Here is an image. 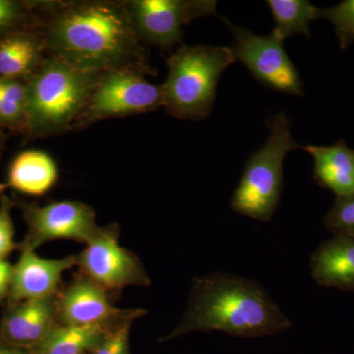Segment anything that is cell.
I'll use <instances>...</instances> for the list:
<instances>
[{
  "label": "cell",
  "mask_w": 354,
  "mask_h": 354,
  "mask_svg": "<svg viewBox=\"0 0 354 354\" xmlns=\"http://www.w3.org/2000/svg\"><path fill=\"white\" fill-rule=\"evenodd\" d=\"M0 354H31L26 349L14 348L0 342Z\"/></svg>",
  "instance_id": "cell-27"
},
{
  "label": "cell",
  "mask_w": 354,
  "mask_h": 354,
  "mask_svg": "<svg viewBox=\"0 0 354 354\" xmlns=\"http://www.w3.org/2000/svg\"><path fill=\"white\" fill-rule=\"evenodd\" d=\"M57 178V165L50 155L41 151H25L14 158L6 181L0 183V194L13 189L41 196L55 185Z\"/></svg>",
  "instance_id": "cell-17"
},
{
  "label": "cell",
  "mask_w": 354,
  "mask_h": 354,
  "mask_svg": "<svg viewBox=\"0 0 354 354\" xmlns=\"http://www.w3.org/2000/svg\"><path fill=\"white\" fill-rule=\"evenodd\" d=\"M324 223L334 236L354 237V193L335 198Z\"/></svg>",
  "instance_id": "cell-23"
},
{
  "label": "cell",
  "mask_w": 354,
  "mask_h": 354,
  "mask_svg": "<svg viewBox=\"0 0 354 354\" xmlns=\"http://www.w3.org/2000/svg\"><path fill=\"white\" fill-rule=\"evenodd\" d=\"M321 18L334 26L342 50L354 43V0H344L337 6L321 9Z\"/></svg>",
  "instance_id": "cell-22"
},
{
  "label": "cell",
  "mask_w": 354,
  "mask_h": 354,
  "mask_svg": "<svg viewBox=\"0 0 354 354\" xmlns=\"http://www.w3.org/2000/svg\"><path fill=\"white\" fill-rule=\"evenodd\" d=\"M46 57L39 27L13 32L0 39V77L27 82Z\"/></svg>",
  "instance_id": "cell-15"
},
{
  "label": "cell",
  "mask_w": 354,
  "mask_h": 354,
  "mask_svg": "<svg viewBox=\"0 0 354 354\" xmlns=\"http://www.w3.org/2000/svg\"><path fill=\"white\" fill-rule=\"evenodd\" d=\"M292 322L257 281L212 272L193 281L180 322L162 342L194 332L262 337L285 332Z\"/></svg>",
  "instance_id": "cell-2"
},
{
  "label": "cell",
  "mask_w": 354,
  "mask_h": 354,
  "mask_svg": "<svg viewBox=\"0 0 354 354\" xmlns=\"http://www.w3.org/2000/svg\"><path fill=\"white\" fill-rule=\"evenodd\" d=\"M267 3L276 23L272 32L283 41L295 35L309 38L310 23L321 18V9L306 0H269Z\"/></svg>",
  "instance_id": "cell-19"
},
{
  "label": "cell",
  "mask_w": 354,
  "mask_h": 354,
  "mask_svg": "<svg viewBox=\"0 0 354 354\" xmlns=\"http://www.w3.org/2000/svg\"><path fill=\"white\" fill-rule=\"evenodd\" d=\"M106 330L58 324L43 342L28 351L31 354H86L95 348Z\"/></svg>",
  "instance_id": "cell-18"
},
{
  "label": "cell",
  "mask_w": 354,
  "mask_h": 354,
  "mask_svg": "<svg viewBox=\"0 0 354 354\" xmlns=\"http://www.w3.org/2000/svg\"><path fill=\"white\" fill-rule=\"evenodd\" d=\"M27 113V82L0 77V127L25 134Z\"/></svg>",
  "instance_id": "cell-20"
},
{
  "label": "cell",
  "mask_w": 354,
  "mask_h": 354,
  "mask_svg": "<svg viewBox=\"0 0 354 354\" xmlns=\"http://www.w3.org/2000/svg\"><path fill=\"white\" fill-rule=\"evenodd\" d=\"M15 207L12 198L2 193L0 194V260H6L19 243L14 241L15 230L12 220V209Z\"/></svg>",
  "instance_id": "cell-25"
},
{
  "label": "cell",
  "mask_w": 354,
  "mask_h": 354,
  "mask_svg": "<svg viewBox=\"0 0 354 354\" xmlns=\"http://www.w3.org/2000/svg\"><path fill=\"white\" fill-rule=\"evenodd\" d=\"M48 55L82 71L155 76L123 0L35 1Z\"/></svg>",
  "instance_id": "cell-1"
},
{
  "label": "cell",
  "mask_w": 354,
  "mask_h": 354,
  "mask_svg": "<svg viewBox=\"0 0 354 354\" xmlns=\"http://www.w3.org/2000/svg\"><path fill=\"white\" fill-rule=\"evenodd\" d=\"M120 225L102 227L101 232L76 255L81 274L106 291H118L130 286H148L150 277L141 260L120 245Z\"/></svg>",
  "instance_id": "cell-10"
},
{
  "label": "cell",
  "mask_w": 354,
  "mask_h": 354,
  "mask_svg": "<svg viewBox=\"0 0 354 354\" xmlns=\"http://www.w3.org/2000/svg\"><path fill=\"white\" fill-rule=\"evenodd\" d=\"M134 321H127L109 328L102 335L92 354H130L129 332Z\"/></svg>",
  "instance_id": "cell-24"
},
{
  "label": "cell",
  "mask_w": 354,
  "mask_h": 354,
  "mask_svg": "<svg viewBox=\"0 0 354 354\" xmlns=\"http://www.w3.org/2000/svg\"><path fill=\"white\" fill-rule=\"evenodd\" d=\"M39 19L35 1L0 0V39L39 27Z\"/></svg>",
  "instance_id": "cell-21"
},
{
  "label": "cell",
  "mask_w": 354,
  "mask_h": 354,
  "mask_svg": "<svg viewBox=\"0 0 354 354\" xmlns=\"http://www.w3.org/2000/svg\"><path fill=\"white\" fill-rule=\"evenodd\" d=\"M162 106V86L153 85L135 72H104L71 131H81L108 118L151 113Z\"/></svg>",
  "instance_id": "cell-6"
},
{
  "label": "cell",
  "mask_w": 354,
  "mask_h": 354,
  "mask_svg": "<svg viewBox=\"0 0 354 354\" xmlns=\"http://www.w3.org/2000/svg\"><path fill=\"white\" fill-rule=\"evenodd\" d=\"M234 37L232 50L235 60L245 65L251 75L266 87L286 94L304 95L299 72L291 62L283 39L271 32L257 35L225 19Z\"/></svg>",
  "instance_id": "cell-9"
},
{
  "label": "cell",
  "mask_w": 354,
  "mask_h": 354,
  "mask_svg": "<svg viewBox=\"0 0 354 354\" xmlns=\"http://www.w3.org/2000/svg\"><path fill=\"white\" fill-rule=\"evenodd\" d=\"M3 128L0 127V160H1L2 153L6 149V136L4 134Z\"/></svg>",
  "instance_id": "cell-28"
},
{
  "label": "cell",
  "mask_w": 354,
  "mask_h": 354,
  "mask_svg": "<svg viewBox=\"0 0 354 354\" xmlns=\"http://www.w3.org/2000/svg\"><path fill=\"white\" fill-rule=\"evenodd\" d=\"M13 266L7 304L53 297L59 292L64 272L76 266V255L62 259H44L32 249H21Z\"/></svg>",
  "instance_id": "cell-12"
},
{
  "label": "cell",
  "mask_w": 354,
  "mask_h": 354,
  "mask_svg": "<svg viewBox=\"0 0 354 354\" xmlns=\"http://www.w3.org/2000/svg\"><path fill=\"white\" fill-rule=\"evenodd\" d=\"M130 22L143 44L169 50L192 21L216 15V0H123Z\"/></svg>",
  "instance_id": "cell-8"
},
{
  "label": "cell",
  "mask_w": 354,
  "mask_h": 354,
  "mask_svg": "<svg viewBox=\"0 0 354 354\" xmlns=\"http://www.w3.org/2000/svg\"><path fill=\"white\" fill-rule=\"evenodd\" d=\"M60 325L101 327L109 329L147 314L145 309H121L111 301L109 291L92 279L78 274L57 295Z\"/></svg>",
  "instance_id": "cell-11"
},
{
  "label": "cell",
  "mask_w": 354,
  "mask_h": 354,
  "mask_svg": "<svg viewBox=\"0 0 354 354\" xmlns=\"http://www.w3.org/2000/svg\"><path fill=\"white\" fill-rule=\"evenodd\" d=\"M313 158V178L335 196L354 193V149L344 141L330 146H300Z\"/></svg>",
  "instance_id": "cell-16"
},
{
  "label": "cell",
  "mask_w": 354,
  "mask_h": 354,
  "mask_svg": "<svg viewBox=\"0 0 354 354\" xmlns=\"http://www.w3.org/2000/svg\"><path fill=\"white\" fill-rule=\"evenodd\" d=\"M269 136L262 148L251 153L230 200V208L252 220L270 221L276 213L283 185V164L288 153L300 148L291 134L290 118L283 113L267 121Z\"/></svg>",
  "instance_id": "cell-5"
},
{
  "label": "cell",
  "mask_w": 354,
  "mask_h": 354,
  "mask_svg": "<svg viewBox=\"0 0 354 354\" xmlns=\"http://www.w3.org/2000/svg\"><path fill=\"white\" fill-rule=\"evenodd\" d=\"M310 270L319 286L354 292V237L322 242L310 258Z\"/></svg>",
  "instance_id": "cell-14"
},
{
  "label": "cell",
  "mask_w": 354,
  "mask_h": 354,
  "mask_svg": "<svg viewBox=\"0 0 354 354\" xmlns=\"http://www.w3.org/2000/svg\"><path fill=\"white\" fill-rule=\"evenodd\" d=\"M13 266L7 260H0V304L7 301L11 278H12Z\"/></svg>",
  "instance_id": "cell-26"
},
{
  "label": "cell",
  "mask_w": 354,
  "mask_h": 354,
  "mask_svg": "<svg viewBox=\"0 0 354 354\" xmlns=\"http://www.w3.org/2000/svg\"><path fill=\"white\" fill-rule=\"evenodd\" d=\"M12 199L22 212L28 228L24 241L19 243V250H35L46 242L58 239L87 244L101 232L94 209L85 203L64 200L39 206L17 196Z\"/></svg>",
  "instance_id": "cell-7"
},
{
  "label": "cell",
  "mask_w": 354,
  "mask_h": 354,
  "mask_svg": "<svg viewBox=\"0 0 354 354\" xmlns=\"http://www.w3.org/2000/svg\"><path fill=\"white\" fill-rule=\"evenodd\" d=\"M104 72L82 71L48 55L27 81V138L71 131Z\"/></svg>",
  "instance_id": "cell-3"
},
{
  "label": "cell",
  "mask_w": 354,
  "mask_h": 354,
  "mask_svg": "<svg viewBox=\"0 0 354 354\" xmlns=\"http://www.w3.org/2000/svg\"><path fill=\"white\" fill-rule=\"evenodd\" d=\"M234 62L227 46L181 44L167 60L169 74L160 85L167 113L192 121L211 115L218 80Z\"/></svg>",
  "instance_id": "cell-4"
},
{
  "label": "cell",
  "mask_w": 354,
  "mask_h": 354,
  "mask_svg": "<svg viewBox=\"0 0 354 354\" xmlns=\"http://www.w3.org/2000/svg\"><path fill=\"white\" fill-rule=\"evenodd\" d=\"M58 324L57 295L9 304L0 320V342L30 351Z\"/></svg>",
  "instance_id": "cell-13"
}]
</instances>
